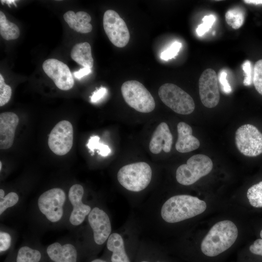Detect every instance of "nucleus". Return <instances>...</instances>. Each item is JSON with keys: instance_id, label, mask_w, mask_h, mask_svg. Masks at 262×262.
<instances>
[{"instance_id": "nucleus-1", "label": "nucleus", "mask_w": 262, "mask_h": 262, "mask_svg": "<svg viewBox=\"0 0 262 262\" xmlns=\"http://www.w3.org/2000/svg\"><path fill=\"white\" fill-rule=\"evenodd\" d=\"M206 202L187 194H178L164 200L152 198L143 204L141 217L137 216L144 229L159 235L167 225H175L192 218L206 209Z\"/></svg>"}, {"instance_id": "nucleus-2", "label": "nucleus", "mask_w": 262, "mask_h": 262, "mask_svg": "<svg viewBox=\"0 0 262 262\" xmlns=\"http://www.w3.org/2000/svg\"><path fill=\"white\" fill-rule=\"evenodd\" d=\"M142 231L137 216L132 213L122 226L110 235L103 259L109 262H135Z\"/></svg>"}, {"instance_id": "nucleus-3", "label": "nucleus", "mask_w": 262, "mask_h": 262, "mask_svg": "<svg viewBox=\"0 0 262 262\" xmlns=\"http://www.w3.org/2000/svg\"><path fill=\"white\" fill-rule=\"evenodd\" d=\"M84 223L82 241L87 253L93 256L105 246L113 232L110 213L102 200H95Z\"/></svg>"}, {"instance_id": "nucleus-4", "label": "nucleus", "mask_w": 262, "mask_h": 262, "mask_svg": "<svg viewBox=\"0 0 262 262\" xmlns=\"http://www.w3.org/2000/svg\"><path fill=\"white\" fill-rule=\"evenodd\" d=\"M238 229L230 220L220 221L215 224L203 239L200 249L205 256L215 257L230 248L236 241Z\"/></svg>"}, {"instance_id": "nucleus-5", "label": "nucleus", "mask_w": 262, "mask_h": 262, "mask_svg": "<svg viewBox=\"0 0 262 262\" xmlns=\"http://www.w3.org/2000/svg\"><path fill=\"white\" fill-rule=\"evenodd\" d=\"M67 195L59 187L49 189L38 197L36 206L41 217L49 224H60L67 218Z\"/></svg>"}, {"instance_id": "nucleus-6", "label": "nucleus", "mask_w": 262, "mask_h": 262, "mask_svg": "<svg viewBox=\"0 0 262 262\" xmlns=\"http://www.w3.org/2000/svg\"><path fill=\"white\" fill-rule=\"evenodd\" d=\"M153 178L150 165L144 162L133 163L122 166L117 171V180L128 193H142L149 186Z\"/></svg>"}, {"instance_id": "nucleus-7", "label": "nucleus", "mask_w": 262, "mask_h": 262, "mask_svg": "<svg viewBox=\"0 0 262 262\" xmlns=\"http://www.w3.org/2000/svg\"><path fill=\"white\" fill-rule=\"evenodd\" d=\"M213 167L212 160L204 154L191 157L185 164L180 165L176 171V179L180 185L189 186L210 173Z\"/></svg>"}, {"instance_id": "nucleus-8", "label": "nucleus", "mask_w": 262, "mask_h": 262, "mask_svg": "<svg viewBox=\"0 0 262 262\" xmlns=\"http://www.w3.org/2000/svg\"><path fill=\"white\" fill-rule=\"evenodd\" d=\"M121 92L125 102L136 111L148 113L154 109V98L139 82L130 80L124 82L121 86Z\"/></svg>"}, {"instance_id": "nucleus-9", "label": "nucleus", "mask_w": 262, "mask_h": 262, "mask_svg": "<svg viewBox=\"0 0 262 262\" xmlns=\"http://www.w3.org/2000/svg\"><path fill=\"white\" fill-rule=\"evenodd\" d=\"M158 95L162 102L177 114L189 115L195 110L193 98L176 84L166 83L162 85Z\"/></svg>"}, {"instance_id": "nucleus-10", "label": "nucleus", "mask_w": 262, "mask_h": 262, "mask_svg": "<svg viewBox=\"0 0 262 262\" xmlns=\"http://www.w3.org/2000/svg\"><path fill=\"white\" fill-rule=\"evenodd\" d=\"M84 194V188L80 184L72 185L68 190V205L71 208L67 219L68 224L72 227L84 224L93 206L95 200H85Z\"/></svg>"}, {"instance_id": "nucleus-11", "label": "nucleus", "mask_w": 262, "mask_h": 262, "mask_svg": "<svg viewBox=\"0 0 262 262\" xmlns=\"http://www.w3.org/2000/svg\"><path fill=\"white\" fill-rule=\"evenodd\" d=\"M235 138L237 148L245 156L255 157L262 153V133L255 126H241L236 131Z\"/></svg>"}, {"instance_id": "nucleus-12", "label": "nucleus", "mask_w": 262, "mask_h": 262, "mask_svg": "<svg viewBox=\"0 0 262 262\" xmlns=\"http://www.w3.org/2000/svg\"><path fill=\"white\" fill-rule=\"evenodd\" d=\"M104 31L111 43L118 48L125 47L130 40V34L124 20L114 10H108L104 14Z\"/></svg>"}, {"instance_id": "nucleus-13", "label": "nucleus", "mask_w": 262, "mask_h": 262, "mask_svg": "<svg viewBox=\"0 0 262 262\" xmlns=\"http://www.w3.org/2000/svg\"><path fill=\"white\" fill-rule=\"evenodd\" d=\"M73 129L71 123L67 120L58 122L50 131L48 145L50 150L57 155L67 154L72 148Z\"/></svg>"}, {"instance_id": "nucleus-14", "label": "nucleus", "mask_w": 262, "mask_h": 262, "mask_svg": "<svg viewBox=\"0 0 262 262\" xmlns=\"http://www.w3.org/2000/svg\"><path fill=\"white\" fill-rule=\"evenodd\" d=\"M199 93L201 102L207 108L215 107L220 100V93L216 72L212 68L205 69L198 81Z\"/></svg>"}, {"instance_id": "nucleus-15", "label": "nucleus", "mask_w": 262, "mask_h": 262, "mask_svg": "<svg viewBox=\"0 0 262 262\" xmlns=\"http://www.w3.org/2000/svg\"><path fill=\"white\" fill-rule=\"evenodd\" d=\"M42 68L60 89L68 90L73 87L74 81L72 73L63 62L55 59H49L44 62Z\"/></svg>"}, {"instance_id": "nucleus-16", "label": "nucleus", "mask_w": 262, "mask_h": 262, "mask_svg": "<svg viewBox=\"0 0 262 262\" xmlns=\"http://www.w3.org/2000/svg\"><path fill=\"white\" fill-rule=\"evenodd\" d=\"M46 253L53 262H77V247L70 242H55L49 245Z\"/></svg>"}, {"instance_id": "nucleus-17", "label": "nucleus", "mask_w": 262, "mask_h": 262, "mask_svg": "<svg viewBox=\"0 0 262 262\" xmlns=\"http://www.w3.org/2000/svg\"><path fill=\"white\" fill-rule=\"evenodd\" d=\"M17 115L10 112L0 115V148L7 149L12 146L16 128L18 124Z\"/></svg>"}, {"instance_id": "nucleus-18", "label": "nucleus", "mask_w": 262, "mask_h": 262, "mask_svg": "<svg viewBox=\"0 0 262 262\" xmlns=\"http://www.w3.org/2000/svg\"><path fill=\"white\" fill-rule=\"evenodd\" d=\"M173 136L168 125L161 122L155 130L149 144V149L153 154H159L163 150L166 153L171 151Z\"/></svg>"}, {"instance_id": "nucleus-19", "label": "nucleus", "mask_w": 262, "mask_h": 262, "mask_svg": "<svg viewBox=\"0 0 262 262\" xmlns=\"http://www.w3.org/2000/svg\"><path fill=\"white\" fill-rule=\"evenodd\" d=\"M135 262H169L159 244L142 239Z\"/></svg>"}, {"instance_id": "nucleus-20", "label": "nucleus", "mask_w": 262, "mask_h": 262, "mask_svg": "<svg viewBox=\"0 0 262 262\" xmlns=\"http://www.w3.org/2000/svg\"><path fill=\"white\" fill-rule=\"evenodd\" d=\"M178 139L176 149L180 153H187L197 149L200 146L198 139L192 134L193 130L188 124L180 122L177 125Z\"/></svg>"}, {"instance_id": "nucleus-21", "label": "nucleus", "mask_w": 262, "mask_h": 262, "mask_svg": "<svg viewBox=\"0 0 262 262\" xmlns=\"http://www.w3.org/2000/svg\"><path fill=\"white\" fill-rule=\"evenodd\" d=\"M64 18L71 29L78 33H86L92 30V26L90 23L91 17L86 12L79 11L75 13L68 11L64 14Z\"/></svg>"}, {"instance_id": "nucleus-22", "label": "nucleus", "mask_w": 262, "mask_h": 262, "mask_svg": "<svg viewBox=\"0 0 262 262\" xmlns=\"http://www.w3.org/2000/svg\"><path fill=\"white\" fill-rule=\"evenodd\" d=\"M71 57L83 67L91 68L94 60L91 53V47L88 42L78 43L74 46L71 51Z\"/></svg>"}, {"instance_id": "nucleus-23", "label": "nucleus", "mask_w": 262, "mask_h": 262, "mask_svg": "<svg viewBox=\"0 0 262 262\" xmlns=\"http://www.w3.org/2000/svg\"><path fill=\"white\" fill-rule=\"evenodd\" d=\"M0 34L6 40L16 39L20 34L18 26L8 21L1 11H0Z\"/></svg>"}, {"instance_id": "nucleus-24", "label": "nucleus", "mask_w": 262, "mask_h": 262, "mask_svg": "<svg viewBox=\"0 0 262 262\" xmlns=\"http://www.w3.org/2000/svg\"><path fill=\"white\" fill-rule=\"evenodd\" d=\"M41 259L42 254L40 250L25 245L18 250L16 262H40Z\"/></svg>"}, {"instance_id": "nucleus-25", "label": "nucleus", "mask_w": 262, "mask_h": 262, "mask_svg": "<svg viewBox=\"0 0 262 262\" xmlns=\"http://www.w3.org/2000/svg\"><path fill=\"white\" fill-rule=\"evenodd\" d=\"M227 24L234 29L240 28L245 21V13L239 7H235L227 11L225 14Z\"/></svg>"}, {"instance_id": "nucleus-26", "label": "nucleus", "mask_w": 262, "mask_h": 262, "mask_svg": "<svg viewBox=\"0 0 262 262\" xmlns=\"http://www.w3.org/2000/svg\"><path fill=\"white\" fill-rule=\"evenodd\" d=\"M247 197L252 206L262 207V181L251 186L248 189Z\"/></svg>"}, {"instance_id": "nucleus-27", "label": "nucleus", "mask_w": 262, "mask_h": 262, "mask_svg": "<svg viewBox=\"0 0 262 262\" xmlns=\"http://www.w3.org/2000/svg\"><path fill=\"white\" fill-rule=\"evenodd\" d=\"M99 139L100 138L98 135L90 137L87 147L93 153L95 149H98V154L102 156H106L110 153L111 149L107 145L100 143Z\"/></svg>"}, {"instance_id": "nucleus-28", "label": "nucleus", "mask_w": 262, "mask_h": 262, "mask_svg": "<svg viewBox=\"0 0 262 262\" xmlns=\"http://www.w3.org/2000/svg\"><path fill=\"white\" fill-rule=\"evenodd\" d=\"M14 241L13 232L10 229L0 228V252L3 253L8 250Z\"/></svg>"}, {"instance_id": "nucleus-29", "label": "nucleus", "mask_w": 262, "mask_h": 262, "mask_svg": "<svg viewBox=\"0 0 262 262\" xmlns=\"http://www.w3.org/2000/svg\"><path fill=\"white\" fill-rule=\"evenodd\" d=\"M253 82L256 90L262 95V59L258 60L254 65Z\"/></svg>"}, {"instance_id": "nucleus-30", "label": "nucleus", "mask_w": 262, "mask_h": 262, "mask_svg": "<svg viewBox=\"0 0 262 262\" xmlns=\"http://www.w3.org/2000/svg\"><path fill=\"white\" fill-rule=\"evenodd\" d=\"M12 95L11 87L4 82L3 76L0 74V106L1 107L9 102Z\"/></svg>"}, {"instance_id": "nucleus-31", "label": "nucleus", "mask_w": 262, "mask_h": 262, "mask_svg": "<svg viewBox=\"0 0 262 262\" xmlns=\"http://www.w3.org/2000/svg\"><path fill=\"white\" fill-rule=\"evenodd\" d=\"M215 21L213 15L205 16L202 18L203 23L199 25L196 29V33L199 36H202L208 32Z\"/></svg>"}, {"instance_id": "nucleus-32", "label": "nucleus", "mask_w": 262, "mask_h": 262, "mask_svg": "<svg viewBox=\"0 0 262 262\" xmlns=\"http://www.w3.org/2000/svg\"><path fill=\"white\" fill-rule=\"evenodd\" d=\"M181 46L182 44L180 42L177 41L174 42L167 49L162 52L161 59L167 61L174 58L178 55Z\"/></svg>"}, {"instance_id": "nucleus-33", "label": "nucleus", "mask_w": 262, "mask_h": 262, "mask_svg": "<svg viewBox=\"0 0 262 262\" xmlns=\"http://www.w3.org/2000/svg\"><path fill=\"white\" fill-rule=\"evenodd\" d=\"M242 69L245 74L244 84L250 85L253 82V71L251 63L249 60L245 61L242 65Z\"/></svg>"}, {"instance_id": "nucleus-34", "label": "nucleus", "mask_w": 262, "mask_h": 262, "mask_svg": "<svg viewBox=\"0 0 262 262\" xmlns=\"http://www.w3.org/2000/svg\"><path fill=\"white\" fill-rule=\"evenodd\" d=\"M227 73L225 70L220 71L218 75V80L221 86V89L226 94H229L232 89L227 80Z\"/></svg>"}, {"instance_id": "nucleus-35", "label": "nucleus", "mask_w": 262, "mask_h": 262, "mask_svg": "<svg viewBox=\"0 0 262 262\" xmlns=\"http://www.w3.org/2000/svg\"><path fill=\"white\" fill-rule=\"evenodd\" d=\"M249 250L253 254L262 256V239L255 240L249 246Z\"/></svg>"}, {"instance_id": "nucleus-36", "label": "nucleus", "mask_w": 262, "mask_h": 262, "mask_svg": "<svg viewBox=\"0 0 262 262\" xmlns=\"http://www.w3.org/2000/svg\"><path fill=\"white\" fill-rule=\"evenodd\" d=\"M107 89L104 87H101L97 91H95L91 97V101L95 103L98 101L107 93Z\"/></svg>"}, {"instance_id": "nucleus-37", "label": "nucleus", "mask_w": 262, "mask_h": 262, "mask_svg": "<svg viewBox=\"0 0 262 262\" xmlns=\"http://www.w3.org/2000/svg\"><path fill=\"white\" fill-rule=\"evenodd\" d=\"M91 72V69L90 68L83 67L81 68L78 71L74 72V76L78 79H81L83 77L88 75Z\"/></svg>"}, {"instance_id": "nucleus-38", "label": "nucleus", "mask_w": 262, "mask_h": 262, "mask_svg": "<svg viewBox=\"0 0 262 262\" xmlns=\"http://www.w3.org/2000/svg\"><path fill=\"white\" fill-rule=\"evenodd\" d=\"M243 1L247 4H253L255 5L262 4V0H245Z\"/></svg>"}, {"instance_id": "nucleus-39", "label": "nucleus", "mask_w": 262, "mask_h": 262, "mask_svg": "<svg viewBox=\"0 0 262 262\" xmlns=\"http://www.w3.org/2000/svg\"><path fill=\"white\" fill-rule=\"evenodd\" d=\"M16 0H0L1 3L3 4L4 3H5L6 4H8L9 6H10V4H14L15 6H16Z\"/></svg>"}, {"instance_id": "nucleus-40", "label": "nucleus", "mask_w": 262, "mask_h": 262, "mask_svg": "<svg viewBox=\"0 0 262 262\" xmlns=\"http://www.w3.org/2000/svg\"><path fill=\"white\" fill-rule=\"evenodd\" d=\"M89 262H109L103 258H93Z\"/></svg>"}, {"instance_id": "nucleus-41", "label": "nucleus", "mask_w": 262, "mask_h": 262, "mask_svg": "<svg viewBox=\"0 0 262 262\" xmlns=\"http://www.w3.org/2000/svg\"><path fill=\"white\" fill-rule=\"evenodd\" d=\"M2 169V163L1 162H0V170L1 171Z\"/></svg>"}, {"instance_id": "nucleus-42", "label": "nucleus", "mask_w": 262, "mask_h": 262, "mask_svg": "<svg viewBox=\"0 0 262 262\" xmlns=\"http://www.w3.org/2000/svg\"><path fill=\"white\" fill-rule=\"evenodd\" d=\"M260 236L262 239V229L261 230V232H260Z\"/></svg>"}]
</instances>
